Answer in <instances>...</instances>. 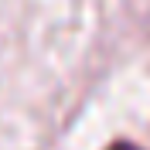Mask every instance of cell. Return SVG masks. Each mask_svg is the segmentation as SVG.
Returning <instances> with one entry per match:
<instances>
[{
	"label": "cell",
	"mask_w": 150,
	"mask_h": 150,
	"mask_svg": "<svg viewBox=\"0 0 150 150\" xmlns=\"http://www.w3.org/2000/svg\"><path fill=\"white\" fill-rule=\"evenodd\" d=\"M106 150H143V147H137V143H130V140H116V143H109Z\"/></svg>",
	"instance_id": "cell-1"
}]
</instances>
